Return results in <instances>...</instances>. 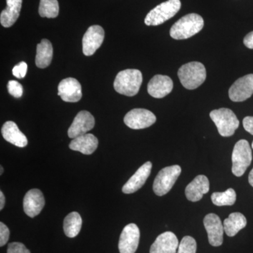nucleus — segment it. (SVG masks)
<instances>
[{
	"mask_svg": "<svg viewBox=\"0 0 253 253\" xmlns=\"http://www.w3.org/2000/svg\"><path fill=\"white\" fill-rule=\"evenodd\" d=\"M1 134L5 140L18 147L23 148L28 145L27 137L12 121L4 123L1 128Z\"/></svg>",
	"mask_w": 253,
	"mask_h": 253,
	"instance_id": "obj_20",
	"label": "nucleus"
},
{
	"mask_svg": "<svg viewBox=\"0 0 253 253\" xmlns=\"http://www.w3.org/2000/svg\"><path fill=\"white\" fill-rule=\"evenodd\" d=\"M243 126L246 131L253 135V116H247L243 121Z\"/></svg>",
	"mask_w": 253,
	"mask_h": 253,
	"instance_id": "obj_33",
	"label": "nucleus"
},
{
	"mask_svg": "<svg viewBox=\"0 0 253 253\" xmlns=\"http://www.w3.org/2000/svg\"><path fill=\"white\" fill-rule=\"evenodd\" d=\"M104 37V30L101 26L94 25L88 28L83 36V54L87 56L94 54L102 44Z\"/></svg>",
	"mask_w": 253,
	"mask_h": 253,
	"instance_id": "obj_12",
	"label": "nucleus"
},
{
	"mask_svg": "<svg viewBox=\"0 0 253 253\" xmlns=\"http://www.w3.org/2000/svg\"><path fill=\"white\" fill-rule=\"evenodd\" d=\"M0 169H0V171H1V172H0V174H1H1H2L3 172H4V169H3L2 166H1V168H0Z\"/></svg>",
	"mask_w": 253,
	"mask_h": 253,
	"instance_id": "obj_37",
	"label": "nucleus"
},
{
	"mask_svg": "<svg viewBox=\"0 0 253 253\" xmlns=\"http://www.w3.org/2000/svg\"><path fill=\"white\" fill-rule=\"evenodd\" d=\"M59 14V4L57 0H41L39 14L41 17L54 18Z\"/></svg>",
	"mask_w": 253,
	"mask_h": 253,
	"instance_id": "obj_26",
	"label": "nucleus"
},
{
	"mask_svg": "<svg viewBox=\"0 0 253 253\" xmlns=\"http://www.w3.org/2000/svg\"><path fill=\"white\" fill-rule=\"evenodd\" d=\"M253 155L249 141L241 139L234 146L232 153V172L236 176L244 175L252 162Z\"/></svg>",
	"mask_w": 253,
	"mask_h": 253,
	"instance_id": "obj_6",
	"label": "nucleus"
},
{
	"mask_svg": "<svg viewBox=\"0 0 253 253\" xmlns=\"http://www.w3.org/2000/svg\"><path fill=\"white\" fill-rule=\"evenodd\" d=\"M204 224L208 233L210 244L214 247H218L223 244L224 225L220 218L214 213H210L205 217Z\"/></svg>",
	"mask_w": 253,
	"mask_h": 253,
	"instance_id": "obj_11",
	"label": "nucleus"
},
{
	"mask_svg": "<svg viewBox=\"0 0 253 253\" xmlns=\"http://www.w3.org/2000/svg\"><path fill=\"white\" fill-rule=\"evenodd\" d=\"M197 249L196 240L191 236H186L183 238L179 244L177 253H196Z\"/></svg>",
	"mask_w": 253,
	"mask_h": 253,
	"instance_id": "obj_28",
	"label": "nucleus"
},
{
	"mask_svg": "<svg viewBox=\"0 0 253 253\" xmlns=\"http://www.w3.org/2000/svg\"><path fill=\"white\" fill-rule=\"evenodd\" d=\"M94 116L86 111H82L78 113L68 131V135L71 139L87 134L88 131L94 128Z\"/></svg>",
	"mask_w": 253,
	"mask_h": 253,
	"instance_id": "obj_13",
	"label": "nucleus"
},
{
	"mask_svg": "<svg viewBox=\"0 0 253 253\" xmlns=\"http://www.w3.org/2000/svg\"><path fill=\"white\" fill-rule=\"evenodd\" d=\"M244 43L246 47L253 49V31L251 32L247 36L245 37Z\"/></svg>",
	"mask_w": 253,
	"mask_h": 253,
	"instance_id": "obj_34",
	"label": "nucleus"
},
{
	"mask_svg": "<svg viewBox=\"0 0 253 253\" xmlns=\"http://www.w3.org/2000/svg\"><path fill=\"white\" fill-rule=\"evenodd\" d=\"M9 229L4 223L0 222V246L2 247L7 244L9 239Z\"/></svg>",
	"mask_w": 253,
	"mask_h": 253,
	"instance_id": "obj_32",
	"label": "nucleus"
},
{
	"mask_svg": "<svg viewBox=\"0 0 253 253\" xmlns=\"http://www.w3.org/2000/svg\"><path fill=\"white\" fill-rule=\"evenodd\" d=\"M249 184H251V185L253 187V168L252 170L251 171V172H250L249 176Z\"/></svg>",
	"mask_w": 253,
	"mask_h": 253,
	"instance_id": "obj_36",
	"label": "nucleus"
},
{
	"mask_svg": "<svg viewBox=\"0 0 253 253\" xmlns=\"http://www.w3.org/2000/svg\"><path fill=\"white\" fill-rule=\"evenodd\" d=\"M177 75L181 84L189 90L199 87L207 77L204 65L198 61H192L183 65L178 71Z\"/></svg>",
	"mask_w": 253,
	"mask_h": 253,
	"instance_id": "obj_3",
	"label": "nucleus"
},
{
	"mask_svg": "<svg viewBox=\"0 0 253 253\" xmlns=\"http://www.w3.org/2000/svg\"><path fill=\"white\" fill-rule=\"evenodd\" d=\"M210 189V182L205 175H199L188 184L185 189L186 199L191 202H197L203 199Z\"/></svg>",
	"mask_w": 253,
	"mask_h": 253,
	"instance_id": "obj_19",
	"label": "nucleus"
},
{
	"mask_svg": "<svg viewBox=\"0 0 253 253\" xmlns=\"http://www.w3.org/2000/svg\"><path fill=\"white\" fill-rule=\"evenodd\" d=\"M8 91L15 98H20L23 93V86L18 82L10 81L7 84Z\"/></svg>",
	"mask_w": 253,
	"mask_h": 253,
	"instance_id": "obj_29",
	"label": "nucleus"
},
{
	"mask_svg": "<svg viewBox=\"0 0 253 253\" xmlns=\"http://www.w3.org/2000/svg\"><path fill=\"white\" fill-rule=\"evenodd\" d=\"M7 253H31V251L22 243L13 242L8 246Z\"/></svg>",
	"mask_w": 253,
	"mask_h": 253,
	"instance_id": "obj_30",
	"label": "nucleus"
},
{
	"mask_svg": "<svg viewBox=\"0 0 253 253\" xmlns=\"http://www.w3.org/2000/svg\"><path fill=\"white\" fill-rule=\"evenodd\" d=\"M140 231L135 224H127L120 236L118 249L121 253H135L139 246Z\"/></svg>",
	"mask_w": 253,
	"mask_h": 253,
	"instance_id": "obj_9",
	"label": "nucleus"
},
{
	"mask_svg": "<svg viewBox=\"0 0 253 253\" xmlns=\"http://www.w3.org/2000/svg\"><path fill=\"white\" fill-rule=\"evenodd\" d=\"M156 122V117L154 113L144 109L131 110L124 118L125 124L133 129H145Z\"/></svg>",
	"mask_w": 253,
	"mask_h": 253,
	"instance_id": "obj_8",
	"label": "nucleus"
},
{
	"mask_svg": "<svg viewBox=\"0 0 253 253\" xmlns=\"http://www.w3.org/2000/svg\"><path fill=\"white\" fill-rule=\"evenodd\" d=\"M178 247L179 242L175 234L167 231L158 236L151 246L150 253H176Z\"/></svg>",
	"mask_w": 253,
	"mask_h": 253,
	"instance_id": "obj_18",
	"label": "nucleus"
},
{
	"mask_svg": "<svg viewBox=\"0 0 253 253\" xmlns=\"http://www.w3.org/2000/svg\"><path fill=\"white\" fill-rule=\"evenodd\" d=\"M58 90V94L66 102H78L83 96L81 83L76 78H68L61 81Z\"/></svg>",
	"mask_w": 253,
	"mask_h": 253,
	"instance_id": "obj_14",
	"label": "nucleus"
},
{
	"mask_svg": "<svg viewBox=\"0 0 253 253\" xmlns=\"http://www.w3.org/2000/svg\"><path fill=\"white\" fill-rule=\"evenodd\" d=\"M210 116L221 136L228 137L232 136L239 128V121L231 109L221 108L213 110L210 113Z\"/></svg>",
	"mask_w": 253,
	"mask_h": 253,
	"instance_id": "obj_5",
	"label": "nucleus"
},
{
	"mask_svg": "<svg viewBox=\"0 0 253 253\" xmlns=\"http://www.w3.org/2000/svg\"><path fill=\"white\" fill-rule=\"evenodd\" d=\"M213 204L217 206H233L236 201V194L233 189L224 192H214L211 196Z\"/></svg>",
	"mask_w": 253,
	"mask_h": 253,
	"instance_id": "obj_27",
	"label": "nucleus"
},
{
	"mask_svg": "<svg viewBox=\"0 0 253 253\" xmlns=\"http://www.w3.org/2000/svg\"><path fill=\"white\" fill-rule=\"evenodd\" d=\"M252 147H253V143H252Z\"/></svg>",
	"mask_w": 253,
	"mask_h": 253,
	"instance_id": "obj_38",
	"label": "nucleus"
},
{
	"mask_svg": "<svg viewBox=\"0 0 253 253\" xmlns=\"http://www.w3.org/2000/svg\"><path fill=\"white\" fill-rule=\"evenodd\" d=\"M23 0H6V9L0 15V23L4 28H9L17 21L21 12Z\"/></svg>",
	"mask_w": 253,
	"mask_h": 253,
	"instance_id": "obj_22",
	"label": "nucleus"
},
{
	"mask_svg": "<svg viewBox=\"0 0 253 253\" xmlns=\"http://www.w3.org/2000/svg\"><path fill=\"white\" fill-rule=\"evenodd\" d=\"M5 205V197L2 191H0V210L2 211Z\"/></svg>",
	"mask_w": 253,
	"mask_h": 253,
	"instance_id": "obj_35",
	"label": "nucleus"
},
{
	"mask_svg": "<svg viewBox=\"0 0 253 253\" xmlns=\"http://www.w3.org/2000/svg\"><path fill=\"white\" fill-rule=\"evenodd\" d=\"M253 94V74L240 78L231 86L229 96L234 102H242Z\"/></svg>",
	"mask_w": 253,
	"mask_h": 253,
	"instance_id": "obj_10",
	"label": "nucleus"
},
{
	"mask_svg": "<svg viewBox=\"0 0 253 253\" xmlns=\"http://www.w3.org/2000/svg\"><path fill=\"white\" fill-rule=\"evenodd\" d=\"M181 172V168L177 165L161 169L156 176L153 186L155 194L158 196L167 194L172 189Z\"/></svg>",
	"mask_w": 253,
	"mask_h": 253,
	"instance_id": "obj_7",
	"label": "nucleus"
},
{
	"mask_svg": "<svg viewBox=\"0 0 253 253\" xmlns=\"http://www.w3.org/2000/svg\"><path fill=\"white\" fill-rule=\"evenodd\" d=\"M247 225V219L240 212H233L224 221V229L229 237L236 236Z\"/></svg>",
	"mask_w": 253,
	"mask_h": 253,
	"instance_id": "obj_24",
	"label": "nucleus"
},
{
	"mask_svg": "<svg viewBox=\"0 0 253 253\" xmlns=\"http://www.w3.org/2000/svg\"><path fill=\"white\" fill-rule=\"evenodd\" d=\"M45 205L44 195L41 190H30L23 199V210L28 217L33 218L38 216Z\"/></svg>",
	"mask_w": 253,
	"mask_h": 253,
	"instance_id": "obj_15",
	"label": "nucleus"
},
{
	"mask_svg": "<svg viewBox=\"0 0 253 253\" xmlns=\"http://www.w3.org/2000/svg\"><path fill=\"white\" fill-rule=\"evenodd\" d=\"M142 73L137 69H126L118 73L114 89L119 94L134 96L139 92L142 84Z\"/></svg>",
	"mask_w": 253,
	"mask_h": 253,
	"instance_id": "obj_2",
	"label": "nucleus"
},
{
	"mask_svg": "<svg viewBox=\"0 0 253 253\" xmlns=\"http://www.w3.org/2000/svg\"><path fill=\"white\" fill-rule=\"evenodd\" d=\"M151 169H152V163L149 161L145 163L123 186V192L124 194H130L140 189L149 178Z\"/></svg>",
	"mask_w": 253,
	"mask_h": 253,
	"instance_id": "obj_16",
	"label": "nucleus"
},
{
	"mask_svg": "<svg viewBox=\"0 0 253 253\" xmlns=\"http://www.w3.org/2000/svg\"><path fill=\"white\" fill-rule=\"evenodd\" d=\"M204 26L202 16L193 13L178 20L170 28L169 35L174 40H186L199 33Z\"/></svg>",
	"mask_w": 253,
	"mask_h": 253,
	"instance_id": "obj_1",
	"label": "nucleus"
},
{
	"mask_svg": "<svg viewBox=\"0 0 253 253\" xmlns=\"http://www.w3.org/2000/svg\"><path fill=\"white\" fill-rule=\"evenodd\" d=\"M52 58V44L48 40H42L41 42L37 46L36 66L40 68L48 67L51 64Z\"/></svg>",
	"mask_w": 253,
	"mask_h": 253,
	"instance_id": "obj_23",
	"label": "nucleus"
},
{
	"mask_svg": "<svg viewBox=\"0 0 253 253\" xmlns=\"http://www.w3.org/2000/svg\"><path fill=\"white\" fill-rule=\"evenodd\" d=\"M99 141L96 136L92 134H85L73 139L69 148L84 155H91L97 149Z\"/></svg>",
	"mask_w": 253,
	"mask_h": 253,
	"instance_id": "obj_21",
	"label": "nucleus"
},
{
	"mask_svg": "<svg viewBox=\"0 0 253 253\" xmlns=\"http://www.w3.org/2000/svg\"><path fill=\"white\" fill-rule=\"evenodd\" d=\"M27 69V63L22 61V62L19 63L14 66L12 70V73L15 77L21 79V78H23L26 76Z\"/></svg>",
	"mask_w": 253,
	"mask_h": 253,
	"instance_id": "obj_31",
	"label": "nucleus"
},
{
	"mask_svg": "<svg viewBox=\"0 0 253 253\" xmlns=\"http://www.w3.org/2000/svg\"><path fill=\"white\" fill-rule=\"evenodd\" d=\"M82 224L83 220L79 213H69L63 221V230L65 234L69 238L76 237L81 230Z\"/></svg>",
	"mask_w": 253,
	"mask_h": 253,
	"instance_id": "obj_25",
	"label": "nucleus"
},
{
	"mask_svg": "<svg viewBox=\"0 0 253 253\" xmlns=\"http://www.w3.org/2000/svg\"><path fill=\"white\" fill-rule=\"evenodd\" d=\"M173 86V82L169 76L156 75L148 84V93L153 97L161 99L171 93Z\"/></svg>",
	"mask_w": 253,
	"mask_h": 253,
	"instance_id": "obj_17",
	"label": "nucleus"
},
{
	"mask_svg": "<svg viewBox=\"0 0 253 253\" xmlns=\"http://www.w3.org/2000/svg\"><path fill=\"white\" fill-rule=\"evenodd\" d=\"M180 0H168L161 3L149 11L145 18V24L147 26H156L170 19L181 9Z\"/></svg>",
	"mask_w": 253,
	"mask_h": 253,
	"instance_id": "obj_4",
	"label": "nucleus"
}]
</instances>
